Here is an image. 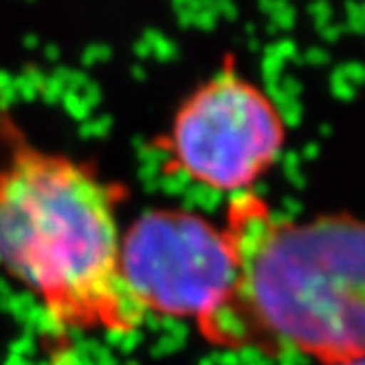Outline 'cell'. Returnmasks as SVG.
I'll use <instances>...</instances> for the list:
<instances>
[{
    "label": "cell",
    "mask_w": 365,
    "mask_h": 365,
    "mask_svg": "<svg viewBox=\"0 0 365 365\" xmlns=\"http://www.w3.org/2000/svg\"><path fill=\"white\" fill-rule=\"evenodd\" d=\"M123 200L121 182L0 113V269L64 332L128 336L148 319L121 269Z\"/></svg>",
    "instance_id": "2"
},
{
    "label": "cell",
    "mask_w": 365,
    "mask_h": 365,
    "mask_svg": "<svg viewBox=\"0 0 365 365\" xmlns=\"http://www.w3.org/2000/svg\"><path fill=\"white\" fill-rule=\"evenodd\" d=\"M289 125L273 95L233 56L178 101L154 148L170 176L218 194L253 192L284 154Z\"/></svg>",
    "instance_id": "3"
},
{
    "label": "cell",
    "mask_w": 365,
    "mask_h": 365,
    "mask_svg": "<svg viewBox=\"0 0 365 365\" xmlns=\"http://www.w3.org/2000/svg\"><path fill=\"white\" fill-rule=\"evenodd\" d=\"M121 269L145 315L196 322L229 289L233 251L210 218L150 210L121 233Z\"/></svg>",
    "instance_id": "4"
},
{
    "label": "cell",
    "mask_w": 365,
    "mask_h": 365,
    "mask_svg": "<svg viewBox=\"0 0 365 365\" xmlns=\"http://www.w3.org/2000/svg\"><path fill=\"white\" fill-rule=\"evenodd\" d=\"M354 365H365V363H354Z\"/></svg>",
    "instance_id": "5"
},
{
    "label": "cell",
    "mask_w": 365,
    "mask_h": 365,
    "mask_svg": "<svg viewBox=\"0 0 365 365\" xmlns=\"http://www.w3.org/2000/svg\"><path fill=\"white\" fill-rule=\"evenodd\" d=\"M225 231L233 279L196 319L229 352L365 363V218L284 216L255 192L233 196Z\"/></svg>",
    "instance_id": "1"
}]
</instances>
